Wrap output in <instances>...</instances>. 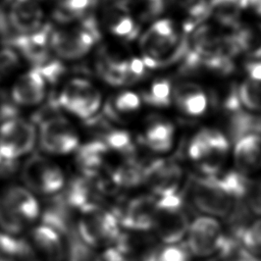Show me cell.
Masks as SVG:
<instances>
[{"instance_id":"3","label":"cell","mask_w":261,"mask_h":261,"mask_svg":"<svg viewBox=\"0 0 261 261\" xmlns=\"http://www.w3.org/2000/svg\"><path fill=\"white\" fill-rule=\"evenodd\" d=\"M81 19L76 27L52 31L50 47L58 58L71 60L83 57L100 39L95 19L87 15Z\"/></svg>"},{"instance_id":"16","label":"cell","mask_w":261,"mask_h":261,"mask_svg":"<svg viewBox=\"0 0 261 261\" xmlns=\"http://www.w3.org/2000/svg\"><path fill=\"white\" fill-rule=\"evenodd\" d=\"M172 99L176 106L190 116L202 115L208 105L205 92L195 83L178 84L172 91Z\"/></svg>"},{"instance_id":"32","label":"cell","mask_w":261,"mask_h":261,"mask_svg":"<svg viewBox=\"0 0 261 261\" xmlns=\"http://www.w3.org/2000/svg\"><path fill=\"white\" fill-rule=\"evenodd\" d=\"M103 142L109 150L118 151L121 153L133 152L134 144L129 134L125 130H109L105 134Z\"/></svg>"},{"instance_id":"36","label":"cell","mask_w":261,"mask_h":261,"mask_svg":"<svg viewBox=\"0 0 261 261\" xmlns=\"http://www.w3.org/2000/svg\"><path fill=\"white\" fill-rule=\"evenodd\" d=\"M145 68L146 65L143 61V59L139 58H130L127 60L126 64V84L134 83L143 77L145 74Z\"/></svg>"},{"instance_id":"30","label":"cell","mask_w":261,"mask_h":261,"mask_svg":"<svg viewBox=\"0 0 261 261\" xmlns=\"http://www.w3.org/2000/svg\"><path fill=\"white\" fill-rule=\"evenodd\" d=\"M24 222L10 209L0 196V228L2 231L16 236L23 228Z\"/></svg>"},{"instance_id":"9","label":"cell","mask_w":261,"mask_h":261,"mask_svg":"<svg viewBox=\"0 0 261 261\" xmlns=\"http://www.w3.org/2000/svg\"><path fill=\"white\" fill-rule=\"evenodd\" d=\"M37 140L34 124L22 118L4 120L0 126V156L12 161L32 151Z\"/></svg>"},{"instance_id":"21","label":"cell","mask_w":261,"mask_h":261,"mask_svg":"<svg viewBox=\"0 0 261 261\" xmlns=\"http://www.w3.org/2000/svg\"><path fill=\"white\" fill-rule=\"evenodd\" d=\"M174 140V126L167 121L152 122L145 134V143L153 151L163 153L171 149Z\"/></svg>"},{"instance_id":"6","label":"cell","mask_w":261,"mask_h":261,"mask_svg":"<svg viewBox=\"0 0 261 261\" xmlns=\"http://www.w3.org/2000/svg\"><path fill=\"white\" fill-rule=\"evenodd\" d=\"M76 231L81 239L92 248L117 242L118 248L121 247L122 239L117 217L98 206L82 212Z\"/></svg>"},{"instance_id":"23","label":"cell","mask_w":261,"mask_h":261,"mask_svg":"<svg viewBox=\"0 0 261 261\" xmlns=\"http://www.w3.org/2000/svg\"><path fill=\"white\" fill-rule=\"evenodd\" d=\"M210 15L220 24L237 29L239 27V16L241 6L240 0H210Z\"/></svg>"},{"instance_id":"20","label":"cell","mask_w":261,"mask_h":261,"mask_svg":"<svg viewBox=\"0 0 261 261\" xmlns=\"http://www.w3.org/2000/svg\"><path fill=\"white\" fill-rule=\"evenodd\" d=\"M76 163L85 173L96 172L103 164L109 151L103 141H93L76 149Z\"/></svg>"},{"instance_id":"1","label":"cell","mask_w":261,"mask_h":261,"mask_svg":"<svg viewBox=\"0 0 261 261\" xmlns=\"http://www.w3.org/2000/svg\"><path fill=\"white\" fill-rule=\"evenodd\" d=\"M140 47L146 67H160L181 60L188 50V39L175 31L170 19L155 21L142 36Z\"/></svg>"},{"instance_id":"34","label":"cell","mask_w":261,"mask_h":261,"mask_svg":"<svg viewBox=\"0 0 261 261\" xmlns=\"http://www.w3.org/2000/svg\"><path fill=\"white\" fill-rule=\"evenodd\" d=\"M245 202L249 210L261 215V178L248 179Z\"/></svg>"},{"instance_id":"8","label":"cell","mask_w":261,"mask_h":261,"mask_svg":"<svg viewBox=\"0 0 261 261\" xmlns=\"http://www.w3.org/2000/svg\"><path fill=\"white\" fill-rule=\"evenodd\" d=\"M61 108L80 118L92 117L101 106V94L89 81L73 79L69 81L57 98Z\"/></svg>"},{"instance_id":"38","label":"cell","mask_w":261,"mask_h":261,"mask_svg":"<svg viewBox=\"0 0 261 261\" xmlns=\"http://www.w3.org/2000/svg\"><path fill=\"white\" fill-rule=\"evenodd\" d=\"M14 34L15 33L10 28L4 10L0 8V43H3L4 46H8Z\"/></svg>"},{"instance_id":"22","label":"cell","mask_w":261,"mask_h":261,"mask_svg":"<svg viewBox=\"0 0 261 261\" xmlns=\"http://www.w3.org/2000/svg\"><path fill=\"white\" fill-rule=\"evenodd\" d=\"M99 0H55L54 18L59 22H70L83 18Z\"/></svg>"},{"instance_id":"17","label":"cell","mask_w":261,"mask_h":261,"mask_svg":"<svg viewBox=\"0 0 261 261\" xmlns=\"http://www.w3.org/2000/svg\"><path fill=\"white\" fill-rule=\"evenodd\" d=\"M1 196L23 222L33 221L39 216V203L30 190L19 186H12L7 188Z\"/></svg>"},{"instance_id":"19","label":"cell","mask_w":261,"mask_h":261,"mask_svg":"<svg viewBox=\"0 0 261 261\" xmlns=\"http://www.w3.org/2000/svg\"><path fill=\"white\" fill-rule=\"evenodd\" d=\"M103 17L108 31L117 37L130 40L139 34V27L129 14V8L104 7Z\"/></svg>"},{"instance_id":"15","label":"cell","mask_w":261,"mask_h":261,"mask_svg":"<svg viewBox=\"0 0 261 261\" xmlns=\"http://www.w3.org/2000/svg\"><path fill=\"white\" fill-rule=\"evenodd\" d=\"M156 198L142 196L133 199L121 214L120 223L127 229L148 230L153 228L156 216Z\"/></svg>"},{"instance_id":"7","label":"cell","mask_w":261,"mask_h":261,"mask_svg":"<svg viewBox=\"0 0 261 261\" xmlns=\"http://www.w3.org/2000/svg\"><path fill=\"white\" fill-rule=\"evenodd\" d=\"M21 178L28 190L44 195L54 194L64 185L61 168L40 155L27 159L21 168Z\"/></svg>"},{"instance_id":"39","label":"cell","mask_w":261,"mask_h":261,"mask_svg":"<svg viewBox=\"0 0 261 261\" xmlns=\"http://www.w3.org/2000/svg\"><path fill=\"white\" fill-rule=\"evenodd\" d=\"M242 10H249L261 16V0H240Z\"/></svg>"},{"instance_id":"41","label":"cell","mask_w":261,"mask_h":261,"mask_svg":"<svg viewBox=\"0 0 261 261\" xmlns=\"http://www.w3.org/2000/svg\"><path fill=\"white\" fill-rule=\"evenodd\" d=\"M231 261H251V260L246 259V258H240V259H236V260H231Z\"/></svg>"},{"instance_id":"28","label":"cell","mask_w":261,"mask_h":261,"mask_svg":"<svg viewBox=\"0 0 261 261\" xmlns=\"http://www.w3.org/2000/svg\"><path fill=\"white\" fill-rule=\"evenodd\" d=\"M145 168L138 163H126L116 169L113 173V180L120 186H136L143 180L145 181Z\"/></svg>"},{"instance_id":"14","label":"cell","mask_w":261,"mask_h":261,"mask_svg":"<svg viewBox=\"0 0 261 261\" xmlns=\"http://www.w3.org/2000/svg\"><path fill=\"white\" fill-rule=\"evenodd\" d=\"M181 169L173 162L158 160L145 168V181L149 184L156 197L177 192Z\"/></svg>"},{"instance_id":"24","label":"cell","mask_w":261,"mask_h":261,"mask_svg":"<svg viewBox=\"0 0 261 261\" xmlns=\"http://www.w3.org/2000/svg\"><path fill=\"white\" fill-rule=\"evenodd\" d=\"M241 106L251 111H261V79L247 76L238 87Z\"/></svg>"},{"instance_id":"18","label":"cell","mask_w":261,"mask_h":261,"mask_svg":"<svg viewBox=\"0 0 261 261\" xmlns=\"http://www.w3.org/2000/svg\"><path fill=\"white\" fill-rule=\"evenodd\" d=\"M234 162L240 172H250L261 166V136L250 134L234 142Z\"/></svg>"},{"instance_id":"25","label":"cell","mask_w":261,"mask_h":261,"mask_svg":"<svg viewBox=\"0 0 261 261\" xmlns=\"http://www.w3.org/2000/svg\"><path fill=\"white\" fill-rule=\"evenodd\" d=\"M143 100L154 107H166L172 99L171 84L166 79L154 81L150 87L143 93Z\"/></svg>"},{"instance_id":"5","label":"cell","mask_w":261,"mask_h":261,"mask_svg":"<svg viewBox=\"0 0 261 261\" xmlns=\"http://www.w3.org/2000/svg\"><path fill=\"white\" fill-rule=\"evenodd\" d=\"M155 198L157 211L153 229L166 245L176 244L188 233L190 226L182 210V199L177 192Z\"/></svg>"},{"instance_id":"33","label":"cell","mask_w":261,"mask_h":261,"mask_svg":"<svg viewBox=\"0 0 261 261\" xmlns=\"http://www.w3.org/2000/svg\"><path fill=\"white\" fill-rule=\"evenodd\" d=\"M19 60V54L13 47L3 46L0 48V82L17 69Z\"/></svg>"},{"instance_id":"29","label":"cell","mask_w":261,"mask_h":261,"mask_svg":"<svg viewBox=\"0 0 261 261\" xmlns=\"http://www.w3.org/2000/svg\"><path fill=\"white\" fill-rule=\"evenodd\" d=\"M189 157L201 164L206 163L211 157V147L206 135V130L199 132L191 141L188 148Z\"/></svg>"},{"instance_id":"42","label":"cell","mask_w":261,"mask_h":261,"mask_svg":"<svg viewBox=\"0 0 261 261\" xmlns=\"http://www.w3.org/2000/svg\"><path fill=\"white\" fill-rule=\"evenodd\" d=\"M0 261H8L6 258H4V257H2L1 255H0Z\"/></svg>"},{"instance_id":"12","label":"cell","mask_w":261,"mask_h":261,"mask_svg":"<svg viewBox=\"0 0 261 261\" xmlns=\"http://www.w3.org/2000/svg\"><path fill=\"white\" fill-rule=\"evenodd\" d=\"M29 241L31 248L25 261H62L64 248L60 233L50 226H37Z\"/></svg>"},{"instance_id":"26","label":"cell","mask_w":261,"mask_h":261,"mask_svg":"<svg viewBox=\"0 0 261 261\" xmlns=\"http://www.w3.org/2000/svg\"><path fill=\"white\" fill-rule=\"evenodd\" d=\"M238 237L245 253L254 258L261 255V219L244 227Z\"/></svg>"},{"instance_id":"13","label":"cell","mask_w":261,"mask_h":261,"mask_svg":"<svg viewBox=\"0 0 261 261\" xmlns=\"http://www.w3.org/2000/svg\"><path fill=\"white\" fill-rule=\"evenodd\" d=\"M46 83L42 74L32 68L16 79L11 88L10 97L18 106L38 105L45 98Z\"/></svg>"},{"instance_id":"31","label":"cell","mask_w":261,"mask_h":261,"mask_svg":"<svg viewBox=\"0 0 261 261\" xmlns=\"http://www.w3.org/2000/svg\"><path fill=\"white\" fill-rule=\"evenodd\" d=\"M136 13L143 21H148L160 15L165 8V0H132Z\"/></svg>"},{"instance_id":"4","label":"cell","mask_w":261,"mask_h":261,"mask_svg":"<svg viewBox=\"0 0 261 261\" xmlns=\"http://www.w3.org/2000/svg\"><path fill=\"white\" fill-rule=\"evenodd\" d=\"M237 244L226 238L219 222L213 217L201 216L190 223L187 248L195 256L205 257L216 252L227 254Z\"/></svg>"},{"instance_id":"2","label":"cell","mask_w":261,"mask_h":261,"mask_svg":"<svg viewBox=\"0 0 261 261\" xmlns=\"http://www.w3.org/2000/svg\"><path fill=\"white\" fill-rule=\"evenodd\" d=\"M191 198L202 212L212 216H226L232 212L234 218H242L246 205L239 203L221 176L205 175L192 184Z\"/></svg>"},{"instance_id":"10","label":"cell","mask_w":261,"mask_h":261,"mask_svg":"<svg viewBox=\"0 0 261 261\" xmlns=\"http://www.w3.org/2000/svg\"><path fill=\"white\" fill-rule=\"evenodd\" d=\"M39 141L42 149L51 154H67L79 147V136L73 126L56 114L40 121Z\"/></svg>"},{"instance_id":"40","label":"cell","mask_w":261,"mask_h":261,"mask_svg":"<svg viewBox=\"0 0 261 261\" xmlns=\"http://www.w3.org/2000/svg\"><path fill=\"white\" fill-rule=\"evenodd\" d=\"M258 134L261 136V116H258Z\"/></svg>"},{"instance_id":"11","label":"cell","mask_w":261,"mask_h":261,"mask_svg":"<svg viewBox=\"0 0 261 261\" xmlns=\"http://www.w3.org/2000/svg\"><path fill=\"white\" fill-rule=\"evenodd\" d=\"M5 14L12 31L28 35L42 28L44 13L37 0H4Z\"/></svg>"},{"instance_id":"27","label":"cell","mask_w":261,"mask_h":261,"mask_svg":"<svg viewBox=\"0 0 261 261\" xmlns=\"http://www.w3.org/2000/svg\"><path fill=\"white\" fill-rule=\"evenodd\" d=\"M190 254L188 248L171 244L154 250L144 261H190Z\"/></svg>"},{"instance_id":"43","label":"cell","mask_w":261,"mask_h":261,"mask_svg":"<svg viewBox=\"0 0 261 261\" xmlns=\"http://www.w3.org/2000/svg\"><path fill=\"white\" fill-rule=\"evenodd\" d=\"M2 160H3V159H2V157L0 156V164H1V161H2Z\"/></svg>"},{"instance_id":"35","label":"cell","mask_w":261,"mask_h":261,"mask_svg":"<svg viewBox=\"0 0 261 261\" xmlns=\"http://www.w3.org/2000/svg\"><path fill=\"white\" fill-rule=\"evenodd\" d=\"M141 105V98L134 92L123 91L119 93L114 99V107L117 111L127 113L139 109Z\"/></svg>"},{"instance_id":"37","label":"cell","mask_w":261,"mask_h":261,"mask_svg":"<svg viewBox=\"0 0 261 261\" xmlns=\"http://www.w3.org/2000/svg\"><path fill=\"white\" fill-rule=\"evenodd\" d=\"M94 261H126L124 251L118 247H110L97 255Z\"/></svg>"}]
</instances>
